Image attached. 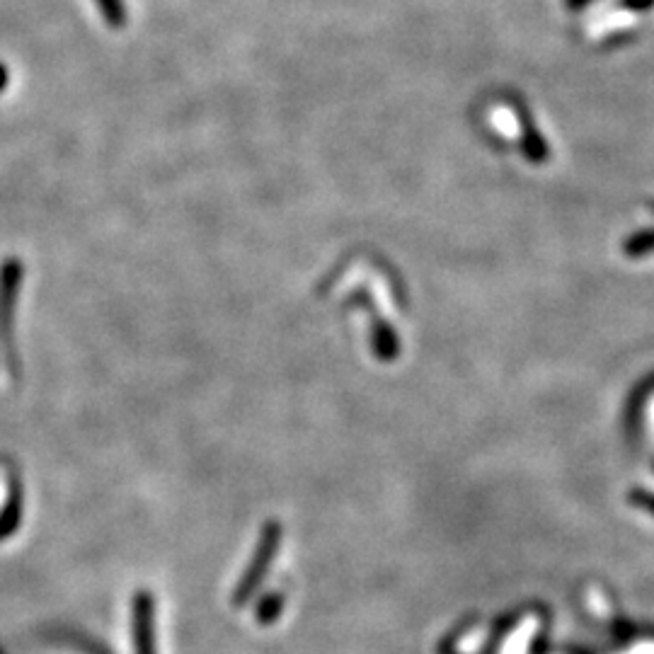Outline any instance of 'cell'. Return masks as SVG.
Listing matches in <instances>:
<instances>
[{"label":"cell","instance_id":"5b68a950","mask_svg":"<svg viewBox=\"0 0 654 654\" xmlns=\"http://www.w3.org/2000/svg\"><path fill=\"white\" fill-rule=\"evenodd\" d=\"M97 10H100L105 22L112 30H119V27L126 25V5L124 0H95Z\"/></svg>","mask_w":654,"mask_h":654},{"label":"cell","instance_id":"277c9868","mask_svg":"<svg viewBox=\"0 0 654 654\" xmlns=\"http://www.w3.org/2000/svg\"><path fill=\"white\" fill-rule=\"evenodd\" d=\"M354 301L364 303V308L371 315V340H374L376 357L381 359V361H390V359L398 357V354H400V337H398V332H395L393 327H390L386 323V320L378 318L374 308H371L369 296H366V294H354Z\"/></svg>","mask_w":654,"mask_h":654},{"label":"cell","instance_id":"52a82bcc","mask_svg":"<svg viewBox=\"0 0 654 654\" xmlns=\"http://www.w3.org/2000/svg\"><path fill=\"white\" fill-rule=\"evenodd\" d=\"M5 85H8V68H5L3 63H0V90H3Z\"/></svg>","mask_w":654,"mask_h":654},{"label":"cell","instance_id":"3957f363","mask_svg":"<svg viewBox=\"0 0 654 654\" xmlns=\"http://www.w3.org/2000/svg\"><path fill=\"white\" fill-rule=\"evenodd\" d=\"M22 281V262L15 257H8L0 265V337L10 344L13 340V315L17 291H20Z\"/></svg>","mask_w":654,"mask_h":654},{"label":"cell","instance_id":"6da1fadb","mask_svg":"<svg viewBox=\"0 0 654 654\" xmlns=\"http://www.w3.org/2000/svg\"><path fill=\"white\" fill-rule=\"evenodd\" d=\"M281 536H284V529H281V524L277 519H269L267 524L262 526L260 541H257V545H255V553H252L243 577H240V582L235 584V589H233L231 601L235 608H243L252 599V596L257 594V589L262 587L269 567H272V562H274V558H277V553L281 548Z\"/></svg>","mask_w":654,"mask_h":654},{"label":"cell","instance_id":"7a4b0ae2","mask_svg":"<svg viewBox=\"0 0 654 654\" xmlns=\"http://www.w3.org/2000/svg\"><path fill=\"white\" fill-rule=\"evenodd\" d=\"M131 633H134V654H156V606L146 589L134 594Z\"/></svg>","mask_w":654,"mask_h":654},{"label":"cell","instance_id":"8992f818","mask_svg":"<svg viewBox=\"0 0 654 654\" xmlns=\"http://www.w3.org/2000/svg\"><path fill=\"white\" fill-rule=\"evenodd\" d=\"M279 611H281V594H267L265 599L257 604V621L260 623H272L274 618H279Z\"/></svg>","mask_w":654,"mask_h":654}]
</instances>
